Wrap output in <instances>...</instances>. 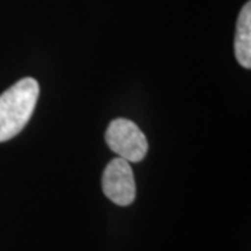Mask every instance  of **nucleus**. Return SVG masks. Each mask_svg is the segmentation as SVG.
Listing matches in <instances>:
<instances>
[{
    "label": "nucleus",
    "mask_w": 251,
    "mask_h": 251,
    "mask_svg": "<svg viewBox=\"0 0 251 251\" xmlns=\"http://www.w3.org/2000/svg\"><path fill=\"white\" fill-rule=\"evenodd\" d=\"M234 53L237 62L243 67H251V3L247 1L243 6L237 20L236 28V41H234Z\"/></svg>",
    "instance_id": "4"
},
{
    "label": "nucleus",
    "mask_w": 251,
    "mask_h": 251,
    "mask_svg": "<svg viewBox=\"0 0 251 251\" xmlns=\"http://www.w3.org/2000/svg\"><path fill=\"white\" fill-rule=\"evenodd\" d=\"M39 85L27 77L0 95V143L16 137L27 126L35 110Z\"/></svg>",
    "instance_id": "1"
},
{
    "label": "nucleus",
    "mask_w": 251,
    "mask_h": 251,
    "mask_svg": "<svg viewBox=\"0 0 251 251\" xmlns=\"http://www.w3.org/2000/svg\"><path fill=\"white\" fill-rule=\"evenodd\" d=\"M105 196L117 205L127 206L135 200V180L130 162L115 158L109 162L102 176Z\"/></svg>",
    "instance_id": "3"
},
{
    "label": "nucleus",
    "mask_w": 251,
    "mask_h": 251,
    "mask_svg": "<svg viewBox=\"0 0 251 251\" xmlns=\"http://www.w3.org/2000/svg\"><path fill=\"white\" fill-rule=\"evenodd\" d=\"M105 140L109 148L127 162H141L148 152L147 137L134 122L127 119L110 122Z\"/></svg>",
    "instance_id": "2"
}]
</instances>
